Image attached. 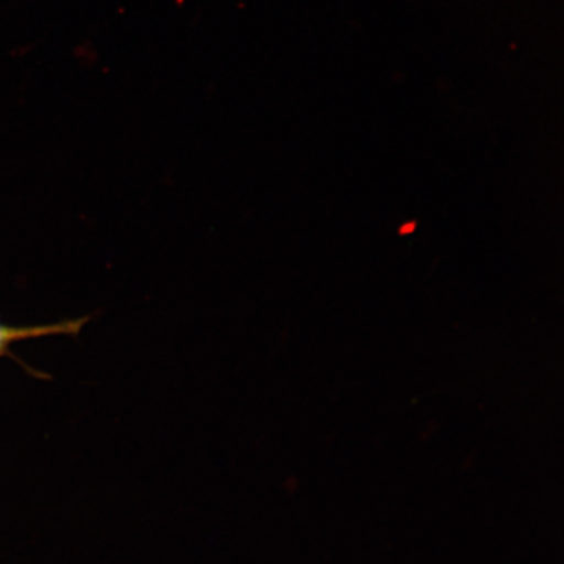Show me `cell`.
Here are the masks:
<instances>
[{
  "instance_id": "obj_1",
  "label": "cell",
  "mask_w": 564,
  "mask_h": 564,
  "mask_svg": "<svg viewBox=\"0 0 564 564\" xmlns=\"http://www.w3.org/2000/svg\"><path fill=\"white\" fill-rule=\"evenodd\" d=\"M91 315L76 317V319L45 324V326L35 327H10L0 324V356L9 351L11 344L28 340V338H39L45 336H77L86 324L91 319Z\"/></svg>"
}]
</instances>
